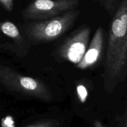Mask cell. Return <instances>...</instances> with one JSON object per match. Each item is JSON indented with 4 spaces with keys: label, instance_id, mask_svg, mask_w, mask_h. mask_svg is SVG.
Masks as SVG:
<instances>
[{
    "label": "cell",
    "instance_id": "6da1fadb",
    "mask_svg": "<svg viewBox=\"0 0 127 127\" xmlns=\"http://www.w3.org/2000/svg\"><path fill=\"white\" fill-rule=\"evenodd\" d=\"M127 76V0H120L109 29L103 83L111 93Z\"/></svg>",
    "mask_w": 127,
    "mask_h": 127
},
{
    "label": "cell",
    "instance_id": "7a4b0ae2",
    "mask_svg": "<svg viewBox=\"0 0 127 127\" xmlns=\"http://www.w3.org/2000/svg\"><path fill=\"white\" fill-rule=\"evenodd\" d=\"M79 14L80 11L76 9L53 18L32 21L27 25L25 33L27 38L32 42H47L55 40L74 26Z\"/></svg>",
    "mask_w": 127,
    "mask_h": 127
},
{
    "label": "cell",
    "instance_id": "3957f363",
    "mask_svg": "<svg viewBox=\"0 0 127 127\" xmlns=\"http://www.w3.org/2000/svg\"><path fill=\"white\" fill-rule=\"evenodd\" d=\"M0 83L9 91L43 101H50L53 99L50 89L40 80L24 76L10 67L1 64Z\"/></svg>",
    "mask_w": 127,
    "mask_h": 127
},
{
    "label": "cell",
    "instance_id": "277c9868",
    "mask_svg": "<svg viewBox=\"0 0 127 127\" xmlns=\"http://www.w3.org/2000/svg\"><path fill=\"white\" fill-rule=\"evenodd\" d=\"M79 5V0H34L23 9L22 17L26 21H43L76 9Z\"/></svg>",
    "mask_w": 127,
    "mask_h": 127
},
{
    "label": "cell",
    "instance_id": "5b68a950",
    "mask_svg": "<svg viewBox=\"0 0 127 127\" xmlns=\"http://www.w3.org/2000/svg\"><path fill=\"white\" fill-rule=\"evenodd\" d=\"M91 29L82 26L60 46L58 55L64 60L77 64L80 62L89 46Z\"/></svg>",
    "mask_w": 127,
    "mask_h": 127
},
{
    "label": "cell",
    "instance_id": "8992f818",
    "mask_svg": "<svg viewBox=\"0 0 127 127\" xmlns=\"http://www.w3.org/2000/svg\"><path fill=\"white\" fill-rule=\"evenodd\" d=\"M104 44V29L101 27H99L95 32L85 54L80 62L76 64L77 68L80 69H86L95 65L102 56Z\"/></svg>",
    "mask_w": 127,
    "mask_h": 127
},
{
    "label": "cell",
    "instance_id": "52a82bcc",
    "mask_svg": "<svg viewBox=\"0 0 127 127\" xmlns=\"http://www.w3.org/2000/svg\"><path fill=\"white\" fill-rule=\"evenodd\" d=\"M0 31L4 34L13 40L15 43L21 49H26L27 45L26 41L14 24L9 21L0 23Z\"/></svg>",
    "mask_w": 127,
    "mask_h": 127
},
{
    "label": "cell",
    "instance_id": "ba28073f",
    "mask_svg": "<svg viewBox=\"0 0 127 127\" xmlns=\"http://www.w3.org/2000/svg\"><path fill=\"white\" fill-rule=\"evenodd\" d=\"M100 3L102 7H104L110 16H113L116 11L120 0H95Z\"/></svg>",
    "mask_w": 127,
    "mask_h": 127
},
{
    "label": "cell",
    "instance_id": "9c48e42d",
    "mask_svg": "<svg viewBox=\"0 0 127 127\" xmlns=\"http://www.w3.org/2000/svg\"><path fill=\"white\" fill-rule=\"evenodd\" d=\"M58 122L55 120H43L26 127H57Z\"/></svg>",
    "mask_w": 127,
    "mask_h": 127
},
{
    "label": "cell",
    "instance_id": "30bf717a",
    "mask_svg": "<svg viewBox=\"0 0 127 127\" xmlns=\"http://www.w3.org/2000/svg\"><path fill=\"white\" fill-rule=\"evenodd\" d=\"M77 91H78V95L81 102H84L85 100H86L87 96H88V92H87L86 88L84 86L79 85L77 88Z\"/></svg>",
    "mask_w": 127,
    "mask_h": 127
},
{
    "label": "cell",
    "instance_id": "8fae6325",
    "mask_svg": "<svg viewBox=\"0 0 127 127\" xmlns=\"http://www.w3.org/2000/svg\"><path fill=\"white\" fill-rule=\"evenodd\" d=\"M0 3L8 12H11L13 9L14 0H0Z\"/></svg>",
    "mask_w": 127,
    "mask_h": 127
},
{
    "label": "cell",
    "instance_id": "7c38bea8",
    "mask_svg": "<svg viewBox=\"0 0 127 127\" xmlns=\"http://www.w3.org/2000/svg\"><path fill=\"white\" fill-rule=\"evenodd\" d=\"M94 127H105L104 125L102 124V123L100 122H99V120H95L94 122Z\"/></svg>",
    "mask_w": 127,
    "mask_h": 127
},
{
    "label": "cell",
    "instance_id": "4fadbf2b",
    "mask_svg": "<svg viewBox=\"0 0 127 127\" xmlns=\"http://www.w3.org/2000/svg\"><path fill=\"white\" fill-rule=\"evenodd\" d=\"M125 127H127V122H126V125H125Z\"/></svg>",
    "mask_w": 127,
    "mask_h": 127
}]
</instances>
